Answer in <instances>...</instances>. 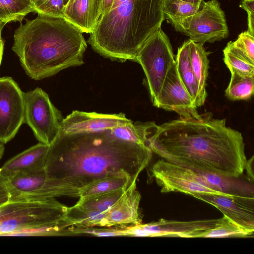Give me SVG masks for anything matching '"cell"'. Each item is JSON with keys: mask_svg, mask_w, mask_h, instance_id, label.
I'll return each mask as SVG.
<instances>
[{"mask_svg": "<svg viewBox=\"0 0 254 254\" xmlns=\"http://www.w3.org/2000/svg\"><path fill=\"white\" fill-rule=\"evenodd\" d=\"M152 157L148 146L119 139L110 130L71 134L61 130L49 145L42 198L77 197L83 188L110 176L136 181Z\"/></svg>", "mask_w": 254, "mask_h": 254, "instance_id": "1", "label": "cell"}, {"mask_svg": "<svg viewBox=\"0 0 254 254\" xmlns=\"http://www.w3.org/2000/svg\"><path fill=\"white\" fill-rule=\"evenodd\" d=\"M147 144L168 162L225 177L243 175L247 160L242 134L210 112L160 125L149 122Z\"/></svg>", "mask_w": 254, "mask_h": 254, "instance_id": "2", "label": "cell"}, {"mask_svg": "<svg viewBox=\"0 0 254 254\" xmlns=\"http://www.w3.org/2000/svg\"><path fill=\"white\" fill-rule=\"evenodd\" d=\"M86 48L82 31L65 18L38 14L16 30L12 49L26 73L38 80L83 64Z\"/></svg>", "mask_w": 254, "mask_h": 254, "instance_id": "3", "label": "cell"}, {"mask_svg": "<svg viewBox=\"0 0 254 254\" xmlns=\"http://www.w3.org/2000/svg\"><path fill=\"white\" fill-rule=\"evenodd\" d=\"M164 0H113L90 33L88 43L112 60L134 61L147 39L165 20Z\"/></svg>", "mask_w": 254, "mask_h": 254, "instance_id": "4", "label": "cell"}, {"mask_svg": "<svg viewBox=\"0 0 254 254\" xmlns=\"http://www.w3.org/2000/svg\"><path fill=\"white\" fill-rule=\"evenodd\" d=\"M67 207L54 198L9 200L0 207V236H33L44 227L65 228L61 219Z\"/></svg>", "mask_w": 254, "mask_h": 254, "instance_id": "5", "label": "cell"}, {"mask_svg": "<svg viewBox=\"0 0 254 254\" xmlns=\"http://www.w3.org/2000/svg\"><path fill=\"white\" fill-rule=\"evenodd\" d=\"M134 61L144 71L151 101L156 107L163 84L175 64L171 43L161 27L145 42Z\"/></svg>", "mask_w": 254, "mask_h": 254, "instance_id": "6", "label": "cell"}, {"mask_svg": "<svg viewBox=\"0 0 254 254\" xmlns=\"http://www.w3.org/2000/svg\"><path fill=\"white\" fill-rule=\"evenodd\" d=\"M175 29L195 42L213 43L229 34L225 15L217 0L203 1L194 14L184 17H169Z\"/></svg>", "mask_w": 254, "mask_h": 254, "instance_id": "7", "label": "cell"}, {"mask_svg": "<svg viewBox=\"0 0 254 254\" xmlns=\"http://www.w3.org/2000/svg\"><path fill=\"white\" fill-rule=\"evenodd\" d=\"M24 123L39 142L50 145L59 134L64 117L41 88L23 93Z\"/></svg>", "mask_w": 254, "mask_h": 254, "instance_id": "8", "label": "cell"}, {"mask_svg": "<svg viewBox=\"0 0 254 254\" xmlns=\"http://www.w3.org/2000/svg\"><path fill=\"white\" fill-rule=\"evenodd\" d=\"M151 173L162 193L179 192L192 196L203 194L225 195L204 185L192 170L161 158L153 165Z\"/></svg>", "mask_w": 254, "mask_h": 254, "instance_id": "9", "label": "cell"}, {"mask_svg": "<svg viewBox=\"0 0 254 254\" xmlns=\"http://www.w3.org/2000/svg\"><path fill=\"white\" fill-rule=\"evenodd\" d=\"M23 92L10 77L0 78V142L11 140L24 123Z\"/></svg>", "mask_w": 254, "mask_h": 254, "instance_id": "10", "label": "cell"}, {"mask_svg": "<svg viewBox=\"0 0 254 254\" xmlns=\"http://www.w3.org/2000/svg\"><path fill=\"white\" fill-rule=\"evenodd\" d=\"M218 219L179 221L160 219L147 224H138L124 228L126 236L178 237L193 238L201 232L213 227Z\"/></svg>", "mask_w": 254, "mask_h": 254, "instance_id": "11", "label": "cell"}, {"mask_svg": "<svg viewBox=\"0 0 254 254\" xmlns=\"http://www.w3.org/2000/svg\"><path fill=\"white\" fill-rule=\"evenodd\" d=\"M131 122L122 113L110 114L75 110L64 118L61 130L66 134L98 132Z\"/></svg>", "mask_w": 254, "mask_h": 254, "instance_id": "12", "label": "cell"}, {"mask_svg": "<svg viewBox=\"0 0 254 254\" xmlns=\"http://www.w3.org/2000/svg\"><path fill=\"white\" fill-rule=\"evenodd\" d=\"M156 107L174 111L181 118L197 117L200 115L193 99L179 78L176 63L167 76Z\"/></svg>", "mask_w": 254, "mask_h": 254, "instance_id": "13", "label": "cell"}, {"mask_svg": "<svg viewBox=\"0 0 254 254\" xmlns=\"http://www.w3.org/2000/svg\"><path fill=\"white\" fill-rule=\"evenodd\" d=\"M193 197L214 206L236 225L254 234V198L213 194H197Z\"/></svg>", "mask_w": 254, "mask_h": 254, "instance_id": "14", "label": "cell"}, {"mask_svg": "<svg viewBox=\"0 0 254 254\" xmlns=\"http://www.w3.org/2000/svg\"><path fill=\"white\" fill-rule=\"evenodd\" d=\"M141 197L136 189V183L131 186L120 200L107 212L105 227L141 223L139 213Z\"/></svg>", "mask_w": 254, "mask_h": 254, "instance_id": "15", "label": "cell"}, {"mask_svg": "<svg viewBox=\"0 0 254 254\" xmlns=\"http://www.w3.org/2000/svg\"><path fill=\"white\" fill-rule=\"evenodd\" d=\"M48 148L49 145L39 142L7 161L0 172L9 178L38 171L44 168Z\"/></svg>", "mask_w": 254, "mask_h": 254, "instance_id": "16", "label": "cell"}, {"mask_svg": "<svg viewBox=\"0 0 254 254\" xmlns=\"http://www.w3.org/2000/svg\"><path fill=\"white\" fill-rule=\"evenodd\" d=\"M190 43L191 39H189L185 41L178 49L175 63L182 83L198 108L203 105L204 103L200 96L199 85L190 61Z\"/></svg>", "mask_w": 254, "mask_h": 254, "instance_id": "17", "label": "cell"}, {"mask_svg": "<svg viewBox=\"0 0 254 254\" xmlns=\"http://www.w3.org/2000/svg\"><path fill=\"white\" fill-rule=\"evenodd\" d=\"M64 14L83 33H90L95 25L93 0H68L64 5Z\"/></svg>", "mask_w": 254, "mask_h": 254, "instance_id": "18", "label": "cell"}, {"mask_svg": "<svg viewBox=\"0 0 254 254\" xmlns=\"http://www.w3.org/2000/svg\"><path fill=\"white\" fill-rule=\"evenodd\" d=\"M106 212L86 209L75 204L67 207L61 221L65 228L105 227Z\"/></svg>", "mask_w": 254, "mask_h": 254, "instance_id": "19", "label": "cell"}, {"mask_svg": "<svg viewBox=\"0 0 254 254\" xmlns=\"http://www.w3.org/2000/svg\"><path fill=\"white\" fill-rule=\"evenodd\" d=\"M203 47V44L195 42L191 40L190 51V61L198 82L199 94L204 103L207 98L206 83L209 68L208 55Z\"/></svg>", "mask_w": 254, "mask_h": 254, "instance_id": "20", "label": "cell"}, {"mask_svg": "<svg viewBox=\"0 0 254 254\" xmlns=\"http://www.w3.org/2000/svg\"><path fill=\"white\" fill-rule=\"evenodd\" d=\"M136 183V181L125 176L104 178L81 189L78 194L80 200L126 189Z\"/></svg>", "mask_w": 254, "mask_h": 254, "instance_id": "21", "label": "cell"}, {"mask_svg": "<svg viewBox=\"0 0 254 254\" xmlns=\"http://www.w3.org/2000/svg\"><path fill=\"white\" fill-rule=\"evenodd\" d=\"M33 12L34 5L29 0H0V20L5 24L21 22L28 14Z\"/></svg>", "mask_w": 254, "mask_h": 254, "instance_id": "22", "label": "cell"}, {"mask_svg": "<svg viewBox=\"0 0 254 254\" xmlns=\"http://www.w3.org/2000/svg\"><path fill=\"white\" fill-rule=\"evenodd\" d=\"M231 79L225 95L232 101L249 99L254 93V76L231 73Z\"/></svg>", "mask_w": 254, "mask_h": 254, "instance_id": "23", "label": "cell"}, {"mask_svg": "<svg viewBox=\"0 0 254 254\" xmlns=\"http://www.w3.org/2000/svg\"><path fill=\"white\" fill-rule=\"evenodd\" d=\"M148 122L135 123L133 121L110 130L115 137L125 141L141 145H147V128Z\"/></svg>", "mask_w": 254, "mask_h": 254, "instance_id": "24", "label": "cell"}, {"mask_svg": "<svg viewBox=\"0 0 254 254\" xmlns=\"http://www.w3.org/2000/svg\"><path fill=\"white\" fill-rule=\"evenodd\" d=\"M251 233L241 228L223 215L212 228L201 232L196 238L249 237Z\"/></svg>", "mask_w": 254, "mask_h": 254, "instance_id": "25", "label": "cell"}, {"mask_svg": "<svg viewBox=\"0 0 254 254\" xmlns=\"http://www.w3.org/2000/svg\"><path fill=\"white\" fill-rule=\"evenodd\" d=\"M130 187L86 199H79L75 205L90 210L102 212H107L120 200Z\"/></svg>", "mask_w": 254, "mask_h": 254, "instance_id": "26", "label": "cell"}, {"mask_svg": "<svg viewBox=\"0 0 254 254\" xmlns=\"http://www.w3.org/2000/svg\"><path fill=\"white\" fill-rule=\"evenodd\" d=\"M224 62L230 72L254 76V63L228 45L223 50Z\"/></svg>", "mask_w": 254, "mask_h": 254, "instance_id": "27", "label": "cell"}, {"mask_svg": "<svg viewBox=\"0 0 254 254\" xmlns=\"http://www.w3.org/2000/svg\"><path fill=\"white\" fill-rule=\"evenodd\" d=\"M199 7L182 0H164L165 19L169 17H184L191 15L198 11Z\"/></svg>", "mask_w": 254, "mask_h": 254, "instance_id": "28", "label": "cell"}, {"mask_svg": "<svg viewBox=\"0 0 254 254\" xmlns=\"http://www.w3.org/2000/svg\"><path fill=\"white\" fill-rule=\"evenodd\" d=\"M33 3L38 14L65 18L64 0H34Z\"/></svg>", "mask_w": 254, "mask_h": 254, "instance_id": "29", "label": "cell"}, {"mask_svg": "<svg viewBox=\"0 0 254 254\" xmlns=\"http://www.w3.org/2000/svg\"><path fill=\"white\" fill-rule=\"evenodd\" d=\"M254 36L247 31L242 32L236 41H230L227 45L254 63Z\"/></svg>", "mask_w": 254, "mask_h": 254, "instance_id": "30", "label": "cell"}, {"mask_svg": "<svg viewBox=\"0 0 254 254\" xmlns=\"http://www.w3.org/2000/svg\"><path fill=\"white\" fill-rule=\"evenodd\" d=\"M239 7L248 14L247 31L254 36V0H242Z\"/></svg>", "mask_w": 254, "mask_h": 254, "instance_id": "31", "label": "cell"}, {"mask_svg": "<svg viewBox=\"0 0 254 254\" xmlns=\"http://www.w3.org/2000/svg\"><path fill=\"white\" fill-rule=\"evenodd\" d=\"M113 2V0H93V12L95 25L99 18L110 10Z\"/></svg>", "mask_w": 254, "mask_h": 254, "instance_id": "32", "label": "cell"}, {"mask_svg": "<svg viewBox=\"0 0 254 254\" xmlns=\"http://www.w3.org/2000/svg\"><path fill=\"white\" fill-rule=\"evenodd\" d=\"M10 198L8 179L0 172V207L8 202Z\"/></svg>", "mask_w": 254, "mask_h": 254, "instance_id": "33", "label": "cell"}, {"mask_svg": "<svg viewBox=\"0 0 254 254\" xmlns=\"http://www.w3.org/2000/svg\"><path fill=\"white\" fill-rule=\"evenodd\" d=\"M245 170L246 171V175L252 180H254V156L251 159L247 160Z\"/></svg>", "mask_w": 254, "mask_h": 254, "instance_id": "34", "label": "cell"}, {"mask_svg": "<svg viewBox=\"0 0 254 254\" xmlns=\"http://www.w3.org/2000/svg\"><path fill=\"white\" fill-rule=\"evenodd\" d=\"M4 50V42L2 39L0 40V66L1 64Z\"/></svg>", "mask_w": 254, "mask_h": 254, "instance_id": "35", "label": "cell"}, {"mask_svg": "<svg viewBox=\"0 0 254 254\" xmlns=\"http://www.w3.org/2000/svg\"><path fill=\"white\" fill-rule=\"evenodd\" d=\"M184 1L190 3L198 6H200L203 0H182Z\"/></svg>", "mask_w": 254, "mask_h": 254, "instance_id": "36", "label": "cell"}, {"mask_svg": "<svg viewBox=\"0 0 254 254\" xmlns=\"http://www.w3.org/2000/svg\"><path fill=\"white\" fill-rule=\"evenodd\" d=\"M4 144L0 142V160L2 158L4 152Z\"/></svg>", "mask_w": 254, "mask_h": 254, "instance_id": "37", "label": "cell"}, {"mask_svg": "<svg viewBox=\"0 0 254 254\" xmlns=\"http://www.w3.org/2000/svg\"><path fill=\"white\" fill-rule=\"evenodd\" d=\"M5 24H6L5 23H4L2 21L0 20V40L2 39H1V31Z\"/></svg>", "mask_w": 254, "mask_h": 254, "instance_id": "38", "label": "cell"}, {"mask_svg": "<svg viewBox=\"0 0 254 254\" xmlns=\"http://www.w3.org/2000/svg\"><path fill=\"white\" fill-rule=\"evenodd\" d=\"M64 5L66 3V2H67L68 0H64Z\"/></svg>", "mask_w": 254, "mask_h": 254, "instance_id": "39", "label": "cell"}, {"mask_svg": "<svg viewBox=\"0 0 254 254\" xmlns=\"http://www.w3.org/2000/svg\"><path fill=\"white\" fill-rule=\"evenodd\" d=\"M30 1H31L32 2H33V1H34V0H29Z\"/></svg>", "mask_w": 254, "mask_h": 254, "instance_id": "40", "label": "cell"}]
</instances>
